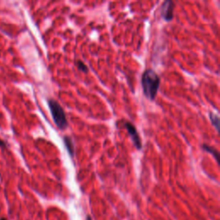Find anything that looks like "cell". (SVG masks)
<instances>
[{
	"label": "cell",
	"instance_id": "6da1fadb",
	"mask_svg": "<svg viewBox=\"0 0 220 220\" xmlns=\"http://www.w3.org/2000/svg\"><path fill=\"white\" fill-rule=\"evenodd\" d=\"M141 84L145 97L150 101H154L160 86V77L157 73L152 69L145 70L142 75Z\"/></svg>",
	"mask_w": 220,
	"mask_h": 220
},
{
	"label": "cell",
	"instance_id": "7a4b0ae2",
	"mask_svg": "<svg viewBox=\"0 0 220 220\" xmlns=\"http://www.w3.org/2000/svg\"><path fill=\"white\" fill-rule=\"evenodd\" d=\"M47 103L52 117L57 127L60 130H65L68 127V121L62 106L56 100L52 98L48 99Z\"/></svg>",
	"mask_w": 220,
	"mask_h": 220
},
{
	"label": "cell",
	"instance_id": "3957f363",
	"mask_svg": "<svg viewBox=\"0 0 220 220\" xmlns=\"http://www.w3.org/2000/svg\"><path fill=\"white\" fill-rule=\"evenodd\" d=\"M125 127L134 144V146L136 147L137 150H141L142 149V140L140 138V136L138 132L137 128L135 127V126L133 124H132L131 122L126 121L125 123Z\"/></svg>",
	"mask_w": 220,
	"mask_h": 220
},
{
	"label": "cell",
	"instance_id": "277c9868",
	"mask_svg": "<svg viewBox=\"0 0 220 220\" xmlns=\"http://www.w3.org/2000/svg\"><path fill=\"white\" fill-rule=\"evenodd\" d=\"M174 9L175 4L173 1L171 0L164 1L162 3L160 9V14L162 18L166 22H170L174 17Z\"/></svg>",
	"mask_w": 220,
	"mask_h": 220
},
{
	"label": "cell",
	"instance_id": "5b68a950",
	"mask_svg": "<svg viewBox=\"0 0 220 220\" xmlns=\"http://www.w3.org/2000/svg\"><path fill=\"white\" fill-rule=\"evenodd\" d=\"M63 140H64V144H65V146L66 148L68 153L70 154V156L72 157H74L75 146H74V144H73V141H72V138L69 137V136H65Z\"/></svg>",
	"mask_w": 220,
	"mask_h": 220
},
{
	"label": "cell",
	"instance_id": "8992f818",
	"mask_svg": "<svg viewBox=\"0 0 220 220\" xmlns=\"http://www.w3.org/2000/svg\"><path fill=\"white\" fill-rule=\"evenodd\" d=\"M202 148H203V150H204L205 151H207V152L210 153L211 155H213V156L214 157V158L216 159V161L219 163V151H218V150H217L214 147H213V146H210V145H208V144H204L202 145Z\"/></svg>",
	"mask_w": 220,
	"mask_h": 220
},
{
	"label": "cell",
	"instance_id": "52a82bcc",
	"mask_svg": "<svg viewBox=\"0 0 220 220\" xmlns=\"http://www.w3.org/2000/svg\"><path fill=\"white\" fill-rule=\"evenodd\" d=\"M209 118H210V120H211L212 124L213 125V126L216 128V130L218 132H219V115L213 112H210Z\"/></svg>",
	"mask_w": 220,
	"mask_h": 220
},
{
	"label": "cell",
	"instance_id": "ba28073f",
	"mask_svg": "<svg viewBox=\"0 0 220 220\" xmlns=\"http://www.w3.org/2000/svg\"><path fill=\"white\" fill-rule=\"evenodd\" d=\"M77 67L80 72H83L84 73H88L89 72V69L88 66L84 64V62H83L82 60H77L76 62Z\"/></svg>",
	"mask_w": 220,
	"mask_h": 220
},
{
	"label": "cell",
	"instance_id": "9c48e42d",
	"mask_svg": "<svg viewBox=\"0 0 220 220\" xmlns=\"http://www.w3.org/2000/svg\"><path fill=\"white\" fill-rule=\"evenodd\" d=\"M7 147V143L3 140L2 138H0V148H3V149H5Z\"/></svg>",
	"mask_w": 220,
	"mask_h": 220
},
{
	"label": "cell",
	"instance_id": "30bf717a",
	"mask_svg": "<svg viewBox=\"0 0 220 220\" xmlns=\"http://www.w3.org/2000/svg\"><path fill=\"white\" fill-rule=\"evenodd\" d=\"M0 220H7V219H6L5 218H2V219H0Z\"/></svg>",
	"mask_w": 220,
	"mask_h": 220
}]
</instances>
